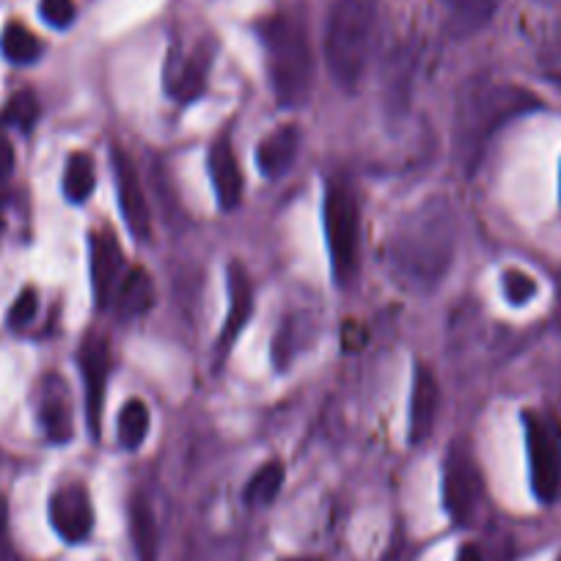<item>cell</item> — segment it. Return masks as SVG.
<instances>
[{"label":"cell","mask_w":561,"mask_h":561,"mask_svg":"<svg viewBox=\"0 0 561 561\" xmlns=\"http://www.w3.org/2000/svg\"><path fill=\"white\" fill-rule=\"evenodd\" d=\"M386 256L399 287L435 293L457 259V215L449 198L433 196L404 213L388 237Z\"/></svg>","instance_id":"cell-1"},{"label":"cell","mask_w":561,"mask_h":561,"mask_svg":"<svg viewBox=\"0 0 561 561\" xmlns=\"http://www.w3.org/2000/svg\"><path fill=\"white\" fill-rule=\"evenodd\" d=\"M539 107H542V100L523 85L488 83V80L466 85L455 107V154L466 165L468 174H473V169L482 163L490 138L506 122L539 111Z\"/></svg>","instance_id":"cell-2"},{"label":"cell","mask_w":561,"mask_h":561,"mask_svg":"<svg viewBox=\"0 0 561 561\" xmlns=\"http://www.w3.org/2000/svg\"><path fill=\"white\" fill-rule=\"evenodd\" d=\"M267 78L280 107H304L314 89V53L298 18L278 14L262 25Z\"/></svg>","instance_id":"cell-3"},{"label":"cell","mask_w":561,"mask_h":561,"mask_svg":"<svg viewBox=\"0 0 561 561\" xmlns=\"http://www.w3.org/2000/svg\"><path fill=\"white\" fill-rule=\"evenodd\" d=\"M377 14L369 0H336L325 25V64L339 89L353 91L364 80L375 47Z\"/></svg>","instance_id":"cell-4"},{"label":"cell","mask_w":561,"mask_h":561,"mask_svg":"<svg viewBox=\"0 0 561 561\" xmlns=\"http://www.w3.org/2000/svg\"><path fill=\"white\" fill-rule=\"evenodd\" d=\"M328 253L339 287H353L360 267V209L350 182L331 180L322 204Z\"/></svg>","instance_id":"cell-5"},{"label":"cell","mask_w":561,"mask_h":561,"mask_svg":"<svg viewBox=\"0 0 561 561\" xmlns=\"http://www.w3.org/2000/svg\"><path fill=\"white\" fill-rule=\"evenodd\" d=\"M531 490L539 504H553L561 490V424L542 410L523 413Z\"/></svg>","instance_id":"cell-6"},{"label":"cell","mask_w":561,"mask_h":561,"mask_svg":"<svg viewBox=\"0 0 561 561\" xmlns=\"http://www.w3.org/2000/svg\"><path fill=\"white\" fill-rule=\"evenodd\" d=\"M482 499V473L466 444L451 446L444 466V506L455 523H468Z\"/></svg>","instance_id":"cell-7"},{"label":"cell","mask_w":561,"mask_h":561,"mask_svg":"<svg viewBox=\"0 0 561 561\" xmlns=\"http://www.w3.org/2000/svg\"><path fill=\"white\" fill-rule=\"evenodd\" d=\"M113 182H116V202L124 226L138 242H149L152 240V207H149L138 169L124 149H113Z\"/></svg>","instance_id":"cell-8"},{"label":"cell","mask_w":561,"mask_h":561,"mask_svg":"<svg viewBox=\"0 0 561 561\" xmlns=\"http://www.w3.org/2000/svg\"><path fill=\"white\" fill-rule=\"evenodd\" d=\"M80 377L85 391V415H89L91 433H100V419L105 410L107 377H111V342L102 333H89L80 342Z\"/></svg>","instance_id":"cell-9"},{"label":"cell","mask_w":561,"mask_h":561,"mask_svg":"<svg viewBox=\"0 0 561 561\" xmlns=\"http://www.w3.org/2000/svg\"><path fill=\"white\" fill-rule=\"evenodd\" d=\"M89 256H91V289H94V300L100 309L113 306L116 289L122 284L127 264H124V251L118 237L113 234L107 226L91 231L89 240Z\"/></svg>","instance_id":"cell-10"},{"label":"cell","mask_w":561,"mask_h":561,"mask_svg":"<svg viewBox=\"0 0 561 561\" xmlns=\"http://www.w3.org/2000/svg\"><path fill=\"white\" fill-rule=\"evenodd\" d=\"M50 523L56 534L67 542H83L94 528V504L89 488L80 482H67L50 495Z\"/></svg>","instance_id":"cell-11"},{"label":"cell","mask_w":561,"mask_h":561,"mask_svg":"<svg viewBox=\"0 0 561 561\" xmlns=\"http://www.w3.org/2000/svg\"><path fill=\"white\" fill-rule=\"evenodd\" d=\"M207 169H209V180H213L215 198H218L220 209L231 213V209L240 207L242 191H245V180H242L240 160H237V149L234 144H231L229 133L218 135V138L213 140V147H209V154H207Z\"/></svg>","instance_id":"cell-12"},{"label":"cell","mask_w":561,"mask_h":561,"mask_svg":"<svg viewBox=\"0 0 561 561\" xmlns=\"http://www.w3.org/2000/svg\"><path fill=\"white\" fill-rule=\"evenodd\" d=\"M39 424L50 444H69L75 438V415L67 382L47 375L39 386Z\"/></svg>","instance_id":"cell-13"},{"label":"cell","mask_w":561,"mask_h":561,"mask_svg":"<svg viewBox=\"0 0 561 561\" xmlns=\"http://www.w3.org/2000/svg\"><path fill=\"white\" fill-rule=\"evenodd\" d=\"M438 380L427 366H419L413 375V388H410L408 404V440L410 444H424L433 433L438 421Z\"/></svg>","instance_id":"cell-14"},{"label":"cell","mask_w":561,"mask_h":561,"mask_svg":"<svg viewBox=\"0 0 561 561\" xmlns=\"http://www.w3.org/2000/svg\"><path fill=\"white\" fill-rule=\"evenodd\" d=\"M226 289H229V309L218 339L220 350H229L240 339L253 314V280L240 262H231L226 270Z\"/></svg>","instance_id":"cell-15"},{"label":"cell","mask_w":561,"mask_h":561,"mask_svg":"<svg viewBox=\"0 0 561 561\" xmlns=\"http://www.w3.org/2000/svg\"><path fill=\"white\" fill-rule=\"evenodd\" d=\"M300 135L298 124H280L273 133L264 135L256 147V165L267 180H278L295 165L300 154Z\"/></svg>","instance_id":"cell-16"},{"label":"cell","mask_w":561,"mask_h":561,"mask_svg":"<svg viewBox=\"0 0 561 561\" xmlns=\"http://www.w3.org/2000/svg\"><path fill=\"white\" fill-rule=\"evenodd\" d=\"M116 304L118 317L124 320H135V317H144L154 306V280L152 275L144 267H129L124 273L122 284L116 289Z\"/></svg>","instance_id":"cell-17"},{"label":"cell","mask_w":561,"mask_h":561,"mask_svg":"<svg viewBox=\"0 0 561 561\" xmlns=\"http://www.w3.org/2000/svg\"><path fill=\"white\" fill-rule=\"evenodd\" d=\"M207 69L209 61L202 53H193V56L187 58H176L174 64H169L165 89H169V94L180 102L198 100L202 91L207 89Z\"/></svg>","instance_id":"cell-18"},{"label":"cell","mask_w":561,"mask_h":561,"mask_svg":"<svg viewBox=\"0 0 561 561\" xmlns=\"http://www.w3.org/2000/svg\"><path fill=\"white\" fill-rule=\"evenodd\" d=\"M129 537H133L138 561H158V520H154L152 504L144 495H133V501H129Z\"/></svg>","instance_id":"cell-19"},{"label":"cell","mask_w":561,"mask_h":561,"mask_svg":"<svg viewBox=\"0 0 561 561\" xmlns=\"http://www.w3.org/2000/svg\"><path fill=\"white\" fill-rule=\"evenodd\" d=\"M449 14V28L455 36H471L493 20L499 0H440Z\"/></svg>","instance_id":"cell-20"},{"label":"cell","mask_w":561,"mask_h":561,"mask_svg":"<svg viewBox=\"0 0 561 561\" xmlns=\"http://www.w3.org/2000/svg\"><path fill=\"white\" fill-rule=\"evenodd\" d=\"M96 187V165L89 152H72L64 165L61 191L69 204H85Z\"/></svg>","instance_id":"cell-21"},{"label":"cell","mask_w":561,"mask_h":561,"mask_svg":"<svg viewBox=\"0 0 561 561\" xmlns=\"http://www.w3.org/2000/svg\"><path fill=\"white\" fill-rule=\"evenodd\" d=\"M149 427H152V413H149L147 402L144 399H127L116 419L118 444L129 451L140 449V446L147 444Z\"/></svg>","instance_id":"cell-22"},{"label":"cell","mask_w":561,"mask_h":561,"mask_svg":"<svg viewBox=\"0 0 561 561\" xmlns=\"http://www.w3.org/2000/svg\"><path fill=\"white\" fill-rule=\"evenodd\" d=\"M284 477H287V471H284V462H278V460L264 462L259 471H253V477L248 479V484H245L248 504L251 506L273 504L275 495H278L280 488H284Z\"/></svg>","instance_id":"cell-23"},{"label":"cell","mask_w":561,"mask_h":561,"mask_svg":"<svg viewBox=\"0 0 561 561\" xmlns=\"http://www.w3.org/2000/svg\"><path fill=\"white\" fill-rule=\"evenodd\" d=\"M0 53L12 64H34L42 56V42L25 25L9 23L0 34Z\"/></svg>","instance_id":"cell-24"},{"label":"cell","mask_w":561,"mask_h":561,"mask_svg":"<svg viewBox=\"0 0 561 561\" xmlns=\"http://www.w3.org/2000/svg\"><path fill=\"white\" fill-rule=\"evenodd\" d=\"M39 118V100L34 96V91H18L12 100L7 102L3 113H0V124H9V127H18L23 133H31Z\"/></svg>","instance_id":"cell-25"},{"label":"cell","mask_w":561,"mask_h":561,"mask_svg":"<svg viewBox=\"0 0 561 561\" xmlns=\"http://www.w3.org/2000/svg\"><path fill=\"white\" fill-rule=\"evenodd\" d=\"M501 293H504L506 304L520 309L537 295V280H534V275L523 273V270L510 267L501 273Z\"/></svg>","instance_id":"cell-26"},{"label":"cell","mask_w":561,"mask_h":561,"mask_svg":"<svg viewBox=\"0 0 561 561\" xmlns=\"http://www.w3.org/2000/svg\"><path fill=\"white\" fill-rule=\"evenodd\" d=\"M36 311H39V293H36L34 287H25L23 293L14 298L12 309H9V314H7L9 328H14V331H23V328H28L31 322L36 320Z\"/></svg>","instance_id":"cell-27"},{"label":"cell","mask_w":561,"mask_h":561,"mask_svg":"<svg viewBox=\"0 0 561 561\" xmlns=\"http://www.w3.org/2000/svg\"><path fill=\"white\" fill-rule=\"evenodd\" d=\"M39 12L42 20L53 28H69L75 23L78 9H75V0H42Z\"/></svg>","instance_id":"cell-28"},{"label":"cell","mask_w":561,"mask_h":561,"mask_svg":"<svg viewBox=\"0 0 561 561\" xmlns=\"http://www.w3.org/2000/svg\"><path fill=\"white\" fill-rule=\"evenodd\" d=\"M14 171V147L7 135H0V182L9 180Z\"/></svg>","instance_id":"cell-29"},{"label":"cell","mask_w":561,"mask_h":561,"mask_svg":"<svg viewBox=\"0 0 561 561\" xmlns=\"http://www.w3.org/2000/svg\"><path fill=\"white\" fill-rule=\"evenodd\" d=\"M455 561H484V556H482V550H479V545L468 542V545H462L460 550H457Z\"/></svg>","instance_id":"cell-30"},{"label":"cell","mask_w":561,"mask_h":561,"mask_svg":"<svg viewBox=\"0 0 561 561\" xmlns=\"http://www.w3.org/2000/svg\"><path fill=\"white\" fill-rule=\"evenodd\" d=\"M0 561H9V542L3 537V531H0Z\"/></svg>","instance_id":"cell-31"},{"label":"cell","mask_w":561,"mask_h":561,"mask_svg":"<svg viewBox=\"0 0 561 561\" xmlns=\"http://www.w3.org/2000/svg\"><path fill=\"white\" fill-rule=\"evenodd\" d=\"M287 561H314V559H287Z\"/></svg>","instance_id":"cell-32"},{"label":"cell","mask_w":561,"mask_h":561,"mask_svg":"<svg viewBox=\"0 0 561 561\" xmlns=\"http://www.w3.org/2000/svg\"><path fill=\"white\" fill-rule=\"evenodd\" d=\"M559 193H561V171H559Z\"/></svg>","instance_id":"cell-33"},{"label":"cell","mask_w":561,"mask_h":561,"mask_svg":"<svg viewBox=\"0 0 561 561\" xmlns=\"http://www.w3.org/2000/svg\"><path fill=\"white\" fill-rule=\"evenodd\" d=\"M556 561H561V556H559V559H556Z\"/></svg>","instance_id":"cell-34"}]
</instances>
